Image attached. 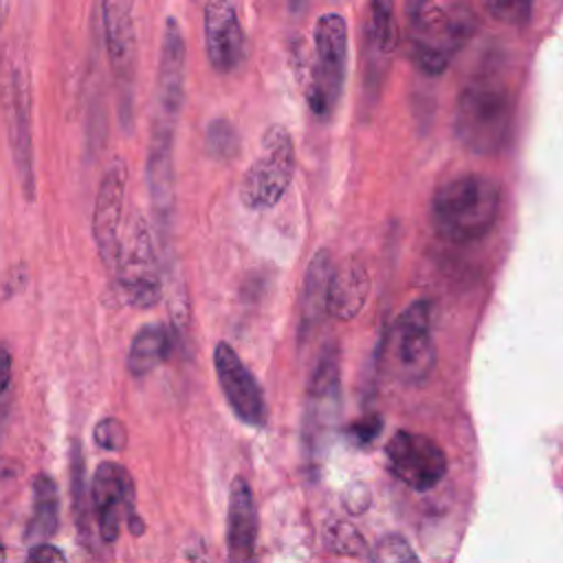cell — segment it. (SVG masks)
Masks as SVG:
<instances>
[{"label": "cell", "instance_id": "6", "mask_svg": "<svg viewBox=\"0 0 563 563\" xmlns=\"http://www.w3.org/2000/svg\"><path fill=\"white\" fill-rule=\"evenodd\" d=\"M0 103L7 125V139L26 200L35 198V150H33V99L24 64L4 59L0 68Z\"/></svg>", "mask_w": 563, "mask_h": 563}, {"label": "cell", "instance_id": "20", "mask_svg": "<svg viewBox=\"0 0 563 563\" xmlns=\"http://www.w3.org/2000/svg\"><path fill=\"white\" fill-rule=\"evenodd\" d=\"M59 523V493L46 473L35 475L33 479V512L24 530L29 543H44L57 532Z\"/></svg>", "mask_w": 563, "mask_h": 563}, {"label": "cell", "instance_id": "11", "mask_svg": "<svg viewBox=\"0 0 563 563\" xmlns=\"http://www.w3.org/2000/svg\"><path fill=\"white\" fill-rule=\"evenodd\" d=\"M385 460L389 473L413 490H431L446 475L444 449L424 433L396 431L385 446Z\"/></svg>", "mask_w": 563, "mask_h": 563}, {"label": "cell", "instance_id": "33", "mask_svg": "<svg viewBox=\"0 0 563 563\" xmlns=\"http://www.w3.org/2000/svg\"><path fill=\"white\" fill-rule=\"evenodd\" d=\"M288 4H290V9L297 13V11L303 7V0H288Z\"/></svg>", "mask_w": 563, "mask_h": 563}, {"label": "cell", "instance_id": "29", "mask_svg": "<svg viewBox=\"0 0 563 563\" xmlns=\"http://www.w3.org/2000/svg\"><path fill=\"white\" fill-rule=\"evenodd\" d=\"M24 563H66V556L59 548L44 541V543H35L29 550Z\"/></svg>", "mask_w": 563, "mask_h": 563}, {"label": "cell", "instance_id": "7", "mask_svg": "<svg viewBox=\"0 0 563 563\" xmlns=\"http://www.w3.org/2000/svg\"><path fill=\"white\" fill-rule=\"evenodd\" d=\"M295 176V143L290 132L273 123L262 134L260 156L244 172L238 198L251 211L275 207L288 191Z\"/></svg>", "mask_w": 563, "mask_h": 563}, {"label": "cell", "instance_id": "26", "mask_svg": "<svg viewBox=\"0 0 563 563\" xmlns=\"http://www.w3.org/2000/svg\"><path fill=\"white\" fill-rule=\"evenodd\" d=\"M534 0H484L486 11L501 24L521 26L530 20Z\"/></svg>", "mask_w": 563, "mask_h": 563}, {"label": "cell", "instance_id": "34", "mask_svg": "<svg viewBox=\"0 0 563 563\" xmlns=\"http://www.w3.org/2000/svg\"><path fill=\"white\" fill-rule=\"evenodd\" d=\"M0 563H4V548H2V543H0Z\"/></svg>", "mask_w": 563, "mask_h": 563}, {"label": "cell", "instance_id": "3", "mask_svg": "<svg viewBox=\"0 0 563 563\" xmlns=\"http://www.w3.org/2000/svg\"><path fill=\"white\" fill-rule=\"evenodd\" d=\"M515 106L510 90L493 77L468 81L455 101L457 141L473 154H499L512 130Z\"/></svg>", "mask_w": 563, "mask_h": 563}, {"label": "cell", "instance_id": "1", "mask_svg": "<svg viewBox=\"0 0 563 563\" xmlns=\"http://www.w3.org/2000/svg\"><path fill=\"white\" fill-rule=\"evenodd\" d=\"M411 62L424 75H442L475 29L464 0H405Z\"/></svg>", "mask_w": 563, "mask_h": 563}, {"label": "cell", "instance_id": "15", "mask_svg": "<svg viewBox=\"0 0 563 563\" xmlns=\"http://www.w3.org/2000/svg\"><path fill=\"white\" fill-rule=\"evenodd\" d=\"M92 508L103 541L119 537L123 517H130V523L139 519L134 515V484L121 464L103 462L97 466L92 477Z\"/></svg>", "mask_w": 563, "mask_h": 563}, {"label": "cell", "instance_id": "25", "mask_svg": "<svg viewBox=\"0 0 563 563\" xmlns=\"http://www.w3.org/2000/svg\"><path fill=\"white\" fill-rule=\"evenodd\" d=\"M367 563H422L407 539L400 534L383 537L372 552H367Z\"/></svg>", "mask_w": 563, "mask_h": 563}, {"label": "cell", "instance_id": "13", "mask_svg": "<svg viewBox=\"0 0 563 563\" xmlns=\"http://www.w3.org/2000/svg\"><path fill=\"white\" fill-rule=\"evenodd\" d=\"M128 187V165L123 158H114L97 187L95 211H92V235L99 251L101 262L108 268H117L119 253H121V216H123V200Z\"/></svg>", "mask_w": 563, "mask_h": 563}, {"label": "cell", "instance_id": "12", "mask_svg": "<svg viewBox=\"0 0 563 563\" xmlns=\"http://www.w3.org/2000/svg\"><path fill=\"white\" fill-rule=\"evenodd\" d=\"M213 367L220 389L235 418L251 429H262L268 418L262 387L229 343L216 345Z\"/></svg>", "mask_w": 563, "mask_h": 563}, {"label": "cell", "instance_id": "31", "mask_svg": "<svg viewBox=\"0 0 563 563\" xmlns=\"http://www.w3.org/2000/svg\"><path fill=\"white\" fill-rule=\"evenodd\" d=\"M185 563H211L205 543L196 541L194 545H189V548L185 550Z\"/></svg>", "mask_w": 563, "mask_h": 563}, {"label": "cell", "instance_id": "17", "mask_svg": "<svg viewBox=\"0 0 563 563\" xmlns=\"http://www.w3.org/2000/svg\"><path fill=\"white\" fill-rule=\"evenodd\" d=\"M339 409V356L334 347L323 350L308 383V431L325 427Z\"/></svg>", "mask_w": 563, "mask_h": 563}, {"label": "cell", "instance_id": "32", "mask_svg": "<svg viewBox=\"0 0 563 563\" xmlns=\"http://www.w3.org/2000/svg\"><path fill=\"white\" fill-rule=\"evenodd\" d=\"M9 378H11V354L9 350L0 347V398L9 385Z\"/></svg>", "mask_w": 563, "mask_h": 563}, {"label": "cell", "instance_id": "18", "mask_svg": "<svg viewBox=\"0 0 563 563\" xmlns=\"http://www.w3.org/2000/svg\"><path fill=\"white\" fill-rule=\"evenodd\" d=\"M369 295V273L361 260H347L341 268H334L328 295V312L339 321L354 319Z\"/></svg>", "mask_w": 563, "mask_h": 563}, {"label": "cell", "instance_id": "21", "mask_svg": "<svg viewBox=\"0 0 563 563\" xmlns=\"http://www.w3.org/2000/svg\"><path fill=\"white\" fill-rule=\"evenodd\" d=\"M398 40L396 26V7L394 0H369L367 18V55L369 73H380L383 64L391 55Z\"/></svg>", "mask_w": 563, "mask_h": 563}, {"label": "cell", "instance_id": "10", "mask_svg": "<svg viewBox=\"0 0 563 563\" xmlns=\"http://www.w3.org/2000/svg\"><path fill=\"white\" fill-rule=\"evenodd\" d=\"M396 372L405 383L422 385L435 367L429 301H413L394 323L391 332Z\"/></svg>", "mask_w": 563, "mask_h": 563}, {"label": "cell", "instance_id": "19", "mask_svg": "<svg viewBox=\"0 0 563 563\" xmlns=\"http://www.w3.org/2000/svg\"><path fill=\"white\" fill-rule=\"evenodd\" d=\"M334 275L332 257L325 249L317 251L306 268L303 292H301V336L310 332L321 317L328 312L330 282Z\"/></svg>", "mask_w": 563, "mask_h": 563}, {"label": "cell", "instance_id": "4", "mask_svg": "<svg viewBox=\"0 0 563 563\" xmlns=\"http://www.w3.org/2000/svg\"><path fill=\"white\" fill-rule=\"evenodd\" d=\"M101 35L114 81L117 114L123 130L134 125L136 103V24L134 0H99Z\"/></svg>", "mask_w": 563, "mask_h": 563}, {"label": "cell", "instance_id": "9", "mask_svg": "<svg viewBox=\"0 0 563 563\" xmlns=\"http://www.w3.org/2000/svg\"><path fill=\"white\" fill-rule=\"evenodd\" d=\"M185 64L187 46L185 35L174 15L163 22L158 66H156V90H154V114L152 128L176 130L185 103Z\"/></svg>", "mask_w": 563, "mask_h": 563}, {"label": "cell", "instance_id": "16", "mask_svg": "<svg viewBox=\"0 0 563 563\" xmlns=\"http://www.w3.org/2000/svg\"><path fill=\"white\" fill-rule=\"evenodd\" d=\"M257 510L253 493L244 477H235L229 490L227 510V550L229 563H255Z\"/></svg>", "mask_w": 563, "mask_h": 563}, {"label": "cell", "instance_id": "14", "mask_svg": "<svg viewBox=\"0 0 563 563\" xmlns=\"http://www.w3.org/2000/svg\"><path fill=\"white\" fill-rule=\"evenodd\" d=\"M205 53L211 68L229 75L246 59V35L231 0H205L202 7Z\"/></svg>", "mask_w": 563, "mask_h": 563}, {"label": "cell", "instance_id": "27", "mask_svg": "<svg viewBox=\"0 0 563 563\" xmlns=\"http://www.w3.org/2000/svg\"><path fill=\"white\" fill-rule=\"evenodd\" d=\"M95 442L106 451H123L128 446V431L121 420L103 418L95 427Z\"/></svg>", "mask_w": 563, "mask_h": 563}, {"label": "cell", "instance_id": "28", "mask_svg": "<svg viewBox=\"0 0 563 563\" xmlns=\"http://www.w3.org/2000/svg\"><path fill=\"white\" fill-rule=\"evenodd\" d=\"M73 499H75V512H77V523L81 530H86V501H84V462L81 453L75 446L73 449Z\"/></svg>", "mask_w": 563, "mask_h": 563}, {"label": "cell", "instance_id": "5", "mask_svg": "<svg viewBox=\"0 0 563 563\" xmlns=\"http://www.w3.org/2000/svg\"><path fill=\"white\" fill-rule=\"evenodd\" d=\"M314 57L306 81L308 108L325 119L339 106L347 73V22L341 13H323L312 29Z\"/></svg>", "mask_w": 563, "mask_h": 563}, {"label": "cell", "instance_id": "30", "mask_svg": "<svg viewBox=\"0 0 563 563\" xmlns=\"http://www.w3.org/2000/svg\"><path fill=\"white\" fill-rule=\"evenodd\" d=\"M378 431H380V420L374 418V416H369V418L356 422V424L350 429L352 438H354L358 444L372 442V440L378 435Z\"/></svg>", "mask_w": 563, "mask_h": 563}, {"label": "cell", "instance_id": "24", "mask_svg": "<svg viewBox=\"0 0 563 563\" xmlns=\"http://www.w3.org/2000/svg\"><path fill=\"white\" fill-rule=\"evenodd\" d=\"M323 543L330 552L339 556H365L367 554V543L363 534L356 530L354 523L336 519L325 526L323 532Z\"/></svg>", "mask_w": 563, "mask_h": 563}, {"label": "cell", "instance_id": "23", "mask_svg": "<svg viewBox=\"0 0 563 563\" xmlns=\"http://www.w3.org/2000/svg\"><path fill=\"white\" fill-rule=\"evenodd\" d=\"M205 152L218 163H231L240 154V134L229 117H213L205 130Z\"/></svg>", "mask_w": 563, "mask_h": 563}, {"label": "cell", "instance_id": "22", "mask_svg": "<svg viewBox=\"0 0 563 563\" xmlns=\"http://www.w3.org/2000/svg\"><path fill=\"white\" fill-rule=\"evenodd\" d=\"M167 352H169L167 328L161 323H147L134 334L130 343L128 369L134 376H145L167 358Z\"/></svg>", "mask_w": 563, "mask_h": 563}, {"label": "cell", "instance_id": "8", "mask_svg": "<svg viewBox=\"0 0 563 563\" xmlns=\"http://www.w3.org/2000/svg\"><path fill=\"white\" fill-rule=\"evenodd\" d=\"M114 273L119 290L130 306L152 308L161 299L163 286L152 233L141 213H134L130 218L125 240H121V253Z\"/></svg>", "mask_w": 563, "mask_h": 563}, {"label": "cell", "instance_id": "2", "mask_svg": "<svg viewBox=\"0 0 563 563\" xmlns=\"http://www.w3.org/2000/svg\"><path fill=\"white\" fill-rule=\"evenodd\" d=\"M499 185L482 174H462L442 183L431 198V227L453 244L482 240L497 222Z\"/></svg>", "mask_w": 563, "mask_h": 563}]
</instances>
